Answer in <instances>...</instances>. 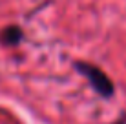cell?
Here are the masks:
<instances>
[{
	"instance_id": "cell-1",
	"label": "cell",
	"mask_w": 126,
	"mask_h": 124,
	"mask_svg": "<svg viewBox=\"0 0 126 124\" xmlns=\"http://www.w3.org/2000/svg\"><path fill=\"white\" fill-rule=\"evenodd\" d=\"M75 68H77V71L88 80V84L101 97L108 99V97L113 95V89L115 88H113V84H111V80L108 79V75L104 73L101 68L93 66V64H88V62H77Z\"/></svg>"
},
{
	"instance_id": "cell-2",
	"label": "cell",
	"mask_w": 126,
	"mask_h": 124,
	"mask_svg": "<svg viewBox=\"0 0 126 124\" xmlns=\"http://www.w3.org/2000/svg\"><path fill=\"white\" fill-rule=\"evenodd\" d=\"M20 40H22V29L18 26H7L0 33V42L6 46H16Z\"/></svg>"
}]
</instances>
